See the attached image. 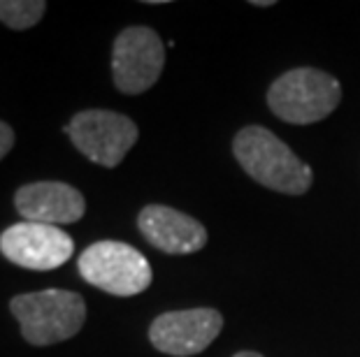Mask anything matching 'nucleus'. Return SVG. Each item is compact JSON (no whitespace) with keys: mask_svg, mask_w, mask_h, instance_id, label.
Here are the masks:
<instances>
[{"mask_svg":"<svg viewBox=\"0 0 360 357\" xmlns=\"http://www.w3.org/2000/svg\"><path fill=\"white\" fill-rule=\"evenodd\" d=\"M233 154L242 170L260 186L283 195H302L311 188L314 174L277 135L267 128L247 126L237 133Z\"/></svg>","mask_w":360,"mask_h":357,"instance_id":"obj_1","label":"nucleus"},{"mask_svg":"<svg viewBox=\"0 0 360 357\" xmlns=\"http://www.w3.org/2000/svg\"><path fill=\"white\" fill-rule=\"evenodd\" d=\"M21 337L33 346H51L75 337L86 321L84 297L72 290H42L17 295L10 302Z\"/></svg>","mask_w":360,"mask_h":357,"instance_id":"obj_2","label":"nucleus"},{"mask_svg":"<svg viewBox=\"0 0 360 357\" xmlns=\"http://www.w3.org/2000/svg\"><path fill=\"white\" fill-rule=\"evenodd\" d=\"M342 100V86L333 74L316 67H295L281 74L267 90V105L281 121L309 126L323 121Z\"/></svg>","mask_w":360,"mask_h":357,"instance_id":"obj_3","label":"nucleus"},{"mask_svg":"<svg viewBox=\"0 0 360 357\" xmlns=\"http://www.w3.org/2000/svg\"><path fill=\"white\" fill-rule=\"evenodd\" d=\"M77 269L86 283L117 297H133L151 285V264L124 241H98L82 250Z\"/></svg>","mask_w":360,"mask_h":357,"instance_id":"obj_4","label":"nucleus"},{"mask_svg":"<svg viewBox=\"0 0 360 357\" xmlns=\"http://www.w3.org/2000/svg\"><path fill=\"white\" fill-rule=\"evenodd\" d=\"M65 135L91 163L117 167L135 147L140 130H137L135 121H130L126 114L110 109H86L75 114L70 123L65 126Z\"/></svg>","mask_w":360,"mask_h":357,"instance_id":"obj_5","label":"nucleus"},{"mask_svg":"<svg viewBox=\"0 0 360 357\" xmlns=\"http://www.w3.org/2000/svg\"><path fill=\"white\" fill-rule=\"evenodd\" d=\"M165 65V47L147 26L121 30L112 49L114 86L126 95H140L158 81Z\"/></svg>","mask_w":360,"mask_h":357,"instance_id":"obj_6","label":"nucleus"},{"mask_svg":"<svg viewBox=\"0 0 360 357\" xmlns=\"http://www.w3.org/2000/svg\"><path fill=\"white\" fill-rule=\"evenodd\" d=\"M75 241L56 225L17 223L0 234V253L7 260L33 271L58 269L72 257Z\"/></svg>","mask_w":360,"mask_h":357,"instance_id":"obj_7","label":"nucleus"},{"mask_svg":"<svg viewBox=\"0 0 360 357\" xmlns=\"http://www.w3.org/2000/svg\"><path fill=\"white\" fill-rule=\"evenodd\" d=\"M224 330V316L214 309L167 311L149 328V339L156 351L174 357L202 353Z\"/></svg>","mask_w":360,"mask_h":357,"instance_id":"obj_8","label":"nucleus"},{"mask_svg":"<svg viewBox=\"0 0 360 357\" xmlns=\"http://www.w3.org/2000/svg\"><path fill=\"white\" fill-rule=\"evenodd\" d=\"M14 207L24 220L44 225H68L82 220L86 211L84 195L63 181H37L21 186L14 195Z\"/></svg>","mask_w":360,"mask_h":357,"instance_id":"obj_9","label":"nucleus"},{"mask_svg":"<svg viewBox=\"0 0 360 357\" xmlns=\"http://www.w3.org/2000/svg\"><path fill=\"white\" fill-rule=\"evenodd\" d=\"M142 237L151 246L172 255L195 253L207 244V230L200 220L163 204H149L137 216Z\"/></svg>","mask_w":360,"mask_h":357,"instance_id":"obj_10","label":"nucleus"},{"mask_svg":"<svg viewBox=\"0 0 360 357\" xmlns=\"http://www.w3.org/2000/svg\"><path fill=\"white\" fill-rule=\"evenodd\" d=\"M44 0H0V21L12 30H26L44 17Z\"/></svg>","mask_w":360,"mask_h":357,"instance_id":"obj_11","label":"nucleus"},{"mask_svg":"<svg viewBox=\"0 0 360 357\" xmlns=\"http://www.w3.org/2000/svg\"><path fill=\"white\" fill-rule=\"evenodd\" d=\"M12 147H14V130L5 121H0V161L10 154Z\"/></svg>","mask_w":360,"mask_h":357,"instance_id":"obj_12","label":"nucleus"},{"mask_svg":"<svg viewBox=\"0 0 360 357\" xmlns=\"http://www.w3.org/2000/svg\"><path fill=\"white\" fill-rule=\"evenodd\" d=\"M235 357H263V355H258V353H251V351H244V353H237Z\"/></svg>","mask_w":360,"mask_h":357,"instance_id":"obj_13","label":"nucleus"}]
</instances>
